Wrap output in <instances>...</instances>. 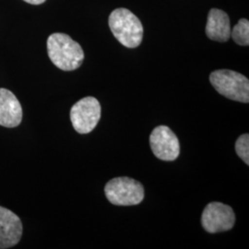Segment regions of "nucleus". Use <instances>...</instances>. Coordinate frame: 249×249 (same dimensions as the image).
<instances>
[{
  "mask_svg": "<svg viewBox=\"0 0 249 249\" xmlns=\"http://www.w3.org/2000/svg\"><path fill=\"white\" fill-rule=\"evenodd\" d=\"M47 53L53 65L64 71L79 69L84 60V52L80 44L71 36L60 33L48 37Z\"/></svg>",
  "mask_w": 249,
  "mask_h": 249,
  "instance_id": "obj_1",
  "label": "nucleus"
},
{
  "mask_svg": "<svg viewBox=\"0 0 249 249\" xmlns=\"http://www.w3.org/2000/svg\"><path fill=\"white\" fill-rule=\"evenodd\" d=\"M108 21L111 32L121 45L127 48H136L142 44V23L130 10L123 8L115 9Z\"/></svg>",
  "mask_w": 249,
  "mask_h": 249,
  "instance_id": "obj_2",
  "label": "nucleus"
},
{
  "mask_svg": "<svg viewBox=\"0 0 249 249\" xmlns=\"http://www.w3.org/2000/svg\"><path fill=\"white\" fill-rule=\"evenodd\" d=\"M210 81L214 89L224 97L248 104L249 102V80L241 73L219 70L210 75Z\"/></svg>",
  "mask_w": 249,
  "mask_h": 249,
  "instance_id": "obj_3",
  "label": "nucleus"
},
{
  "mask_svg": "<svg viewBox=\"0 0 249 249\" xmlns=\"http://www.w3.org/2000/svg\"><path fill=\"white\" fill-rule=\"evenodd\" d=\"M105 193L110 203L116 206L140 204L144 198V187L139 181L129 178L111 179L105 187Z\"/></svg>",
  "mask_w": 249,
  "mask_h": 249,
  "instance_id": "obj_4",
  "label": "nucleus"
},
{
  "mask_svg": "<svg viewBox=\"0 0 249 249\" xmlns=\"http://www.w3.org/2000/svg\"><path fill=\"white\" fill-rule=\"evenodd\" d=\"M101 118V105L91 96L77 102L71 110V120L74 129L80 134L91 132Z\"/></svg>",
  "mask_w": 249,
  "mask_h": 249,
  "instance_id": "obj_5",
  "label": "nucleus"
},
{
  "mask_svg": "<svg viewBox=\"0 0 249 249\" xmlns=\"http://www.w3.org/2000/svg\"><path fill=\"white\" fill-rule=\"evenodd\" d=\"M235 223V214L230 206L212 202L206 206L201 215V225L210 233L231 230Z\"/></svg>",
  "mask_w": 249,
  "mask_h": 249,
  "instance_id": "obj_6",
  "label": "nucleus"
},
{
  "mask_svg": "<svg viewBox=\"0 0 249 249\" xmlns=\"http://www.w3.org/2000/svg\"><path fill=\"white\" fill-rule=\"evenodd\" d=\"M150 145L153 154L160 160L172 161L177 160L180 154L178 137L166 125H159L152 130Z\"/></svg>",
  "mask_w": 249,
  "mask_h": 249,
  "instance_id": "obj_7",
  "label": "nucleus"
},
{
  "mask_svg": "<svg viewBox=\"0 0 249 249\" xmlns=\"http://www.w3.org/2000/svg\"><path fill=\"white\" fill-rule=\"evenodd\" d=\"M22 223L13 212L0 207V249H10L22 235Z\"/></svg>",
  "mask_w": 249,
  "mask_h": 249,
  "instance_id": "obj_8",
  "label": "nucleus"
},
{
  "mask_svg": "<svg viewBox=\"0 0 249 249\" xmlns=\"http://www.w3.org/2000/svg\"><path fill=\"white\" fill-rule=\"evenodd\" d=\"M22 120V108L17 97L8 89L0 88V125L16 127Z\"/></svg>",
  "mask_w": 249,
  "mask_h": 249,
  "instance_id": "obj_9",
  "label": "nucleus"
},
{
  "mask_svg": "<svg viewBox=\"0 0 249 249\" xmlns=\"http://www.w3.org/2000/svg\"><path fill=\"white\" fill-rule=\"evenodd\" d=\"M206 35L216 42H227L231 37L230 18L226 12L218 9H211L208 15Z\"/></svg>",
  "mask_w": 249,
  "mask_h": 249,
  "instance_id": "obj_10",
  "label": "nucleus"
},
{
  "mask_svg": "<svg viewBox=\"0 0 249 249\" xmlns=\"http://www.w3.org/2000/svg\"><path fill=\"white\" fill-rule=\"evenodd\" d=\"M232 40L242 46L249 45V21L246 18H242L238 23L233 27L231 32Z\"/></svg>",
  "mask_w": 249,
  "mask_h": 249,
  "instance_id": "obj_11",
  "label": "nucleus"
},
{
  "mask_svg": "<svg viewBox=\"0 0 249 249\" xmlns=\"http://www.w3.org/2000/svg\"><path fill=\"white\" fill-rule=\"evenodd\" d=\"M235 152L246 164H249V135L243 134L236 140Z\"/></svg>",
  "mask_w": 249,
  "mask_h": 249,
  "instance_id": "obj_12",
  "label": "nucleus"
},
{
  "mask_svg": "<svg viewBox=\"0 0 249 249\" xmlns=\"http://www.w3.org/2000/svg\"><path fill=\"white\" fill-rule=\"evenodd\" d=\"M29 4H32V5H40V4H43L45 3L46 0H23Z\"/></svg>",
  "mask_w": 249,
  "mask_h": 249,
  "instance_id": "obj_13",
  "label": "nucleus"
}]
</instances>
